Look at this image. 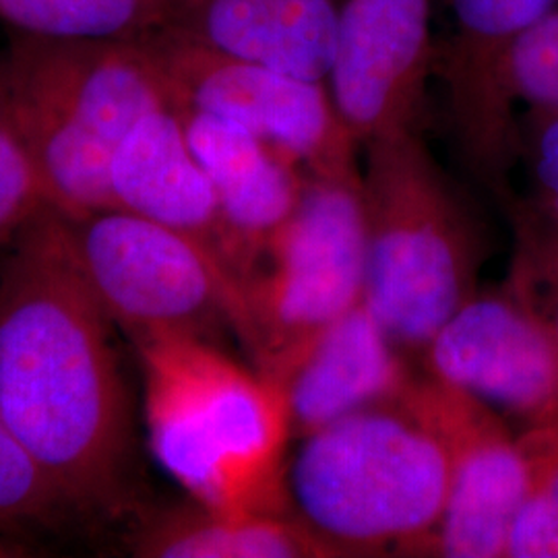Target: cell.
<instances>
[{
    "instance_id": "cell-1",
    "label": "cell",
    "mask_w": 558,
    "mask_h": 558,
    "mask_svg": "<svg viewBox=\"0 0 558 558\" xmlns=\"http://www.w3.org/2000/svg\"><path fill=\"white\" fill-rule=\"evenodd\" d=\"M110 323L69 220L46 205L0 278V412L62 502L106 513L124 505L131 453Z\"/></svg>"
},
{
    "instance_id": "cell-2",
    "label": "cell",
    "mask_w": 558,
    "mask_h": 558,
    "mask_svg": "<svg viewBox=\"0 0 558 558\" xmlns=\"http://www.w3.org/2000/svg\"><path fill=\"white\" fill-rule=\"evenodd\" d=\"M137 348L161 468L207 509L296 515L288 484L292 430L278 387L205 338L161 336Z\"/></svg>"
},
{
    "instance_id": "cell-3",
    "label": "cell",
    "mask_w": 558,
    "mask_h": 558,
    "mask_svg": "<svg viewBox=\"0 0 558 558\" xmlns=\"http://www.w3.org/2000/svg\"><path fill=\"white\" fill-rule=\"evenodd\" d=\"M410 389L302 439L290 463L296 518L343 557H428L439 530L449 459Z\"/></svg>"
},
{
    "instance_id": "cell-4",
    "label": "cell",
    "mask_w": 558,
    "mask_h": 558,
    "mask_svg": "<svg viewBox=\"0 0 558 558\" xmlns=\"http://www.w3.org/2000/svg\"><path fill=\"white\" fill-rule=\"evenodd\" d=\"M0 81L36 160L48 203L69 220L112 207V151L147 112L172 104L143 40L17 34Z\"/></svg>"
},
{
    "instance_id": "cell-5",
    "label": "cell",
    "mask_w": 558,
    "mask_h": 558,
    "mask_svg": "<svg viewBox=\"0 0 558 558\" xmlns=\"http://www.w3.org/2000/svg\"><path fill=\"white\" fill-rule=\"evenodd\" d=\"M364 302L410 356L478 292L482 236L416 129L366 141Z\"/></svg>"
},
{
    "instance_id": "cell-6",
    "label": "cell",
    "mask_w": 558,
    "mask_h": 558,
    "mask_svg": "<svg viewBox=\"0 0 558 558\" xmlns=\"http://www.w3.org/2000/svg\"><path fill=\"white\" fill-rule=\"evenodd\" d=\"M362 180L308 177L296 209L240 279L239 336L263 371L364 300Z\"/></svg>"
},
{
    "instance_id": "cell-7",
    "label": "cell",
    "mask_w": 558,
    "mask_h": 558,
    "mask_svg": "<svg viewBox=\"0 0 558 558\" xmlns=\"http://www.w3.org/2000/svg\"><path fill=\"white\" fill-rule=\"evenodd\" d=\"M69 228L89 288L135 343L205 338L221 320L239 331V279L199 240L117 207L69 220Z\"/></svg>"
},
{
    "instance_id": "cell-8",
    "label": "cell",
    "mask_w": 558,
    "mask_h": 558,
    "mask_svg": "<svg viewBox=\"0 0 558 558\" xmlns=\"http://www.w3.org/2000/svg\"><path fill=\"white\" fill-rule=\"evenodd\" d=\"M172 104L232 120L296 161L308 177L359 182V141L323 81L216 50L174 27L143 38Z\"/></svg>"
},
{
    "instance_id": "cell-9",
    "label": "cell",
    "mask_w": 558,
    "mask_h": 558,
    "mask_svg": "<svg viewBox=\"0 0 558 558\" xmlns=\"http://www.w3.org/2000/svg\"><path fill=\"white\" fill-rule=\"evenodd\" d=\"M410 398L449 459V497L428 557H505L527 482L519 433L482 399L424 371Z\"/></svg>"
},
{
    "instance_id": "cell-10",
    "label": "cell",
    "mask_w": 558,
    "mask_h": 558,
    "mask_svg": "<svg viewBox=\"0 0 558 558\" xmlns=\"http://www.w3.org/2000/svg\"><path fill=\"white\" fill-rule=\"evenodd\" d=\"M424 373L495 408L519 430L558 422V359L534 308L502 283L476 292L422 352Z\"/></svg>"
},
{
    "instance_id": "cell-11",
    "label": "cell",
    "mask_w": 558,
    "mask_h": 558,
    "mask_svg": "<svg viewBox=\"0 0 558 558\" xmlns=\"http://www.w3.org/2000/svg\"><path fill=\"white\" fill-rule=\"evenodd\" d=\"M451 36L440 50L447 110L468 168L500 199L513 197L509 170L519 160V120L509 66L523 34L558 0H449Z\"/></svg>"
},
{
    "instance_id": "cell-12",
    "label": "cell",
    "mask_w": 558,
    "mask_h": 558,
    "mask_svg": "<svg viewBox=\"0 0 558 558\" xmlns=\"http://www.w3.org/2000/svg\"><path fill=\"white\" fill-rule=\"evenodd\" d=\"M433 0H339L329 92L360 145L416 129L433 66Z\"/></svg>"
},
{
    "instance_id": "cell-13",
    "label": "cell",
    "mask_w": 558,
    "mask_h": 558,
    "mask_svg": "<svg viewBox=\"0 0 558 558\" xmlns=\"http://www.w3.org/2000/svg\"><path fill=\"white\" fill-rule=\"evenodd\" d=\"M410 354L360 300L290 356L259 371L278 387L292 439L408 393L420 373Z\"/></svg>"
},
{
    "instance_id": "cell-14",
    "label": "cell",
    "mask_w": 558,
    "mask_h": 558,
    "mask_svg": "<svg viewBox=\"0 0 558 558\" xmlns=\"http://www.w3.org/2000/svg\"><path fill=\"white\" fill-rule=\"evenodd\" d=\"M174 106L191 149L216 191L223 255L240 283L296 209L308 174L236 122L191 106Z\"/></svg>"
},
{
    "instance_id": "cell-15",
    "label": "cell",
    "mask_w": 558,
    "mask_h": 558,
    "mask_svg": "<svg viewBox=\"0 0 558 558\" xmlns=\"http://www.w3.org/2000/svg\"><path fill=\"white\" fill-rule=\"evenodd\" d=\"M108 184L112 207L199 240L228 267L216 191L191 149L174 104L147 112L117 143Z\"/></svg>"
},
{
    "instance_id": "cell-16",
    "label": "cell",
    "mask_w": 558,
    "mask_h": 558,
    "mask_svg": "<svg viewBox=\"0 0 558 558\" xmlns=\"http://www.w3.org/2000/svg\"><path fill=\"white\" fill-rule=\"evenodd\" d=\"M338 0H180L170 27L304 80L329 77Z\"/></svg>"
},
{
    "instance_id": "cell-17",
    "label": "cell",
    "mask_w": 558,
    "mask_h": 558,
    "mask_svg": "<svg viewBox=\"0 0 558 558\" xmlns=\"http://www.w3.org/2000/svg\"><path fill=\"white\" fill-rule=\"evenodd\" d=\"M135 548L151 558H345L296 515L221 513L199 502L151 519Z\"/></svg>"
},
{
    "instance_id": "cell-18",
    "label": "cell",
    "mask_w": 558,
    "mask_h": 558,
    "mask_svg": "<svg viewBox=\"0 0 558 558\" xmlns=\"http://www.w3.org/2000/svg\"><path fill=\"white\" fill-rule=\"evenodd\" d=\"M180 0H0L20 34L57 40H143L174 23Z\"/></svg>"
},
{
    "instance_id": "cell-19",
    "label": "cell",
    "mask_w": 558,
    "mask_h": 558,
    "mask_svg": "<svg viewBox=\"0 0 558 558\" xmlns=\"http://www.w3.org/2000/svg\"><path fill=\"white\" fill-rule=\"evenodd\" d=\"M518 433L527 482L505 557L558 558V422Z\"/></svg>"
},
{
    "instance_id": "cell-20",
    "label": "cell",
    "mask_w": 558,
    "mask_h": 558,
    "mask_svg": "<svg viewBox=\"0 0 558 558\" xmlns=\"http://www.w3.org/2000/svg\"><path fill=\"white\" fill-rule=\"evenodd\" d=\"M515 248L505 283L525 300L544 323L558 359V221L527 199L505 201Z\"/></svg>"
},
{
    "instance_id": "cell-21",
    "label": "cell",
    "mask_w": 558,
    "mask_h": 558,
    "mask_svg": "<svg viewBox=\"0 0 558 558\" xmlns=\"http://www.w3.org/2000/svg\"><path fill=\"white\" fill-rule=\"evenodd\" d=\"M46 205L38 166L0 81V240L17 234Z\"/></svg>"
},
{
    "instance_id": "cell-22",
    "label": "cell",
    "mask_w": 558,
    "mask_h": 558,
    "mask_svg": "<svg viewBox=\"0 0 558 558\" xmlns=\"http://www.w3.org/2000/svg\"><path fill=\"white\" fill-rule=\"evenodd\" d=\"M60 502L59 493L11 433L0 412V527L48 518Z\"/></svg>"
},
{
    "instance_id": "cell-23",
    "label": "cell",
    "mask_w": 558,
    "mask_h": 558,
    "mask_svg": "<svg viewBox=\"0 0 558 558\" xmlns=\"http://www.w3.org/2000/svg\"><path fill=\"white\" fill-rule=\"evenodd\" d=\"M509 89L515 104L558 108V7L519 40L509 66Z\"/></svg>"
},
{
    "instance_id": "cell-24",
    "label": "cell",
    "mask_w": 558,
    "mask_h": 558,
    "mask_svg": "<svg viewBox=\"0 0 558 558\" xmlns=\"http://www.w3.org/2000/svg\"><path fill=\"white\" fill-rule=\"evenodd\" d=\"M519 160L532 186L527 201L558 221V108H532L519 122Z\"/></svg>"
}]
</instances>
